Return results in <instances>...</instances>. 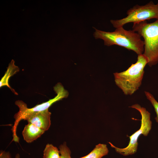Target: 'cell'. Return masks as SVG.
<instances>
[{
	"label": "cell",
	"instance_id": "5",
	"mask_svg": "<svg viewBox=\"0 0 158 158\" xmlns=\"http://www.w3.org/2000/svg\"><path fill=\"white\" fill-rule=\"evenodd\" d=\"M127 16L123 18L111 20L110 22L116 28L123 27L130 23H136L151 19H158V4L150 1L145 5H136L128 9Z\"/></svg>",
	"mask_w": 158,
	"mask_h": 158
},
{
	"label": "cell",
	"instance_id": "3",
	"mask_svg": "<svg viewBox=\"0 0 158 158\" xmlns=\"http://www.w3.org/2000/svg\"><path fill=\"white\" fill-rule=\"evenodd\" d=\"M132 30L144 39L143 54L150 67L158 63V19L152 23L145 21L133 23Z\"/></svg>",
	"mask_w": 158,
	"mask_h": 158
},
{
	"label": "cell",
	"instance_id": "13",
	"mask_svg": "<svg viewBox=\"0 0 158 158\" xmlns=\"http://www.w3.org/2000/svg\"><path fill=\"white\" fill-rule=\"evenodd\" d=\"M59 149L60 154V158H71V151L66 142L59 145Z\"/></svg>",
	"mask_w": 158,
	"mask_h": 158
},
{
	"label": "cell",
	"instance_id": "12",
	"mask_svg": "<svg viewBox=\"0 0 158 158\" xmlns=\"http://www.w3.org/2000/svg\"><path fill=\"white\" fill-rule=\"evenodd\" d=\"M144 92L146 98L150 102L154 109L156 114L155 119L158 123V102L150 93L147 91H145Z\"/></svg>",
	"mask_w": 158,
	"mask_h": 158
},
{
	"label": "cell",
	"instance_id": "11",
	"mask_svg": "<svg viewBox=\"0 0 158 158\" xmlns=\"http://www.w3.org/2000/svg\"><path fill=\"white\" fill-rule=\"evenodd\" d=\"M60 153L57 147L52 144H47L44 149L43 158H60Z\"/></svg>",
	"mask_w": 158,
	"mask_h": 158
},
{
	"label": "cell",
	"instance_id": "14",
	"mask_svg": "<svg viewBox=\"0 0 158 158\" xmlns=\"http://www.w3.org/2000/svg\"><path fill=\"white\" fill-rule=\"evenodd\" d=\"M0 158H12V157L9 152L1 150L0 152Z\"/></svg>",
	"mask_w": 158,
	"mask_h": 158
},
{
	"label": "cell",
	"instance_id": "2",
	"mask_svg": "<svg viewBox=\"0 0 158 158\" xmlns=\"http://www.w3.org/2000/svg\"><path fill=\"white\" fill-rule=\"evenodd\" d=\"M148 61L142 54L138 55L137 60L126 71L114 73L116 85L126 95H131L141 85L144 69Z\"/></svg>",
	"mask_w": 158,
	"mask_h": 158
},
{
	"label": "cell",
	"instance_id": "7",
	"mask_svg": "<svg viewBox=\"0 0 158 158\" xmlns=\"http://www.w3.org/2000/svg\"><path fill=\"white\" fill-rule=\"evenodd\" d=\"M51 113L49 109L30 115L24 120L46 131L50 127Z\"/></svg>",
	"mask_w": 158,
	"mask_h": 158
},
{
	"label": "cell",
	"instance_id": "9",
	"mask_svg": "<svg viewBox=\"0 0 158 158\" xmlns=\"http://www.w3.org/2000/svg\"><path fill=\"white\" fill-rule=\"evenodd\" d=\"M19 68L15 64V62L12 60L8 64L6 71L4 75L0 81V87L7 86L9 88L13 93L16 95L18 94L15 90L12 89L9 84V80L10 78L19 71Z\"/></svg>",
	"mask_w": 158,
	"mask_h": 158
},
{
	"label": "cell",
	"instance_id": "1",
	"mask_svg": "<svg viewBox=\"0 0 158 158\" xmlns=\"http://www.w3.org/2000/svg\"><path fill=\"white\" fill-rule=\"evenodd\" d=\"M94 35L96 39H101L107 46L116 45L134 51L138 55L144 51V42L141 37L132 30H125L123 27L116 28L113 32H106L97 29Z\"/></svg>",
	"mask_w": 158,
	"mask_h": 158
},
{
	"label": "cell",
	"instance_id": "16",
	"mask_svg": "<svg viewBox=\"0 0 158 158\" xmlns=\"http://www.w3.org/2000/svg\"><path fill=\"white\" fill-rule=\"evenodd\" d=\"M157 4H158V3H157Z\"/></svg>",
	"mask_w": 158,
	"mask_h": 158
},
{
	"label": "cell",
	"instance_id": "4",
	"mask_svg": "<svg viewBox=\"0 0 158 158\" xmlns=\"http://www.w3.org/2000/svg\"><path fill=\"white\" fill-rule=\"evenodd\" d=\"M54 89L57 94L54 98L31 108H28L27 104L22 100H18L15 102V104L18 107L19 110L14 116L15 121L11 129L13 134L12 141L19 142V138L17 135L16 131L18 124L21 120H24L30 115L49 109L53 104L68 96V91L61 83L57 84L54 86Z\"/></svg>",
	"mask_w": 158,
	"mask_h": 158
},
{
	"label": "cell",
	"instance_id": "6",
	"mask_svg": "<svg viewBox=\"0 0 158 158\" xmlns=\"http://www.w3.org/2000/svg\"><path fill=\"white\" fill-rule=\"evenodd\" d=\"M129 107L138 111L141 116V125L139 129L130 136H128L130 141L128 145L124 148H119L114 146L110 142H108L111 147L116 152L124 156L135 154L137 152L138 145V140L139 136L143 134L147 136L151 129L152 122L150 120V114L146 109L138 104H135Z\"/></svg>",
	"mask_w": 158,
	"mask_h": 158
},
{
	"label": "cell",
	"instance_id": "15",
	"mask_svg": "<svg viewBox=\"0 0 158 158\" xmlns=\"http://www.w3.org/2000/svg\"><path fill=\"white\" fill-rule=\"evenodd\" d=\"M15 158H20V154L18 153L16 154L15 155Z\"/></svg>",
	"mask_w": 158,
	"mask_h": 158
},
{
	"label": "cell",
	"instance_id": "8",
	"mask_svg": "<svg viewBox=\"0 0 158 158\" xmlns=\"http://www.w3.org/2000/svg\"><path fill=\"white\" fill-rule=\"evenodd\" d=\"M45 131L31 123L25 125L22 132L24 140L31 143L40 137Z\"/></svg>",
	"mask_w": 158,
	"mask_h": 158
},
{
	"label": "cell",
	"instance_id": "10",
	"mask_svg": "<svg viewBox=\"0 0 158 158\" xmlns=\"http://www.w3.org/2000/svg\"><path fill=\"white\" fill-rule=\"evenodd\" d=\"M108 152L107 145L99 143L96 145L93 150L87 155L80 158H101L107 155Z\"/></svg>",
	"mask_w": 158,
	"mask_h": 158
}]
</instances>
